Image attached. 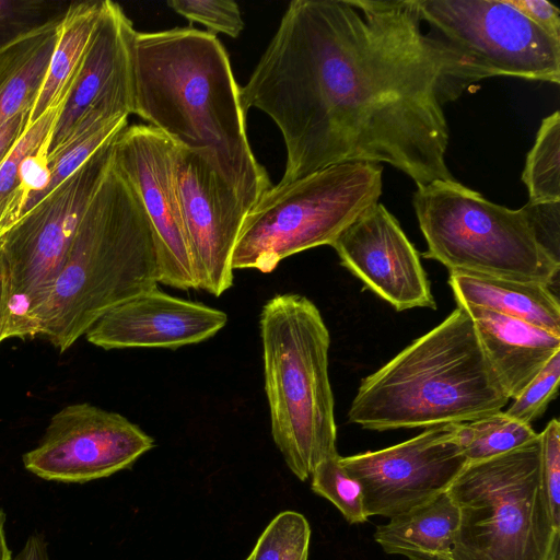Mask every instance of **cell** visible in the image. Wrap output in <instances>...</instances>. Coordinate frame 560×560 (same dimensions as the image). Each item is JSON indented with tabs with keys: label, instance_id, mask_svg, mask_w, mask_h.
Returning <instances> with one entry per match:
<instances>
[{
	"label": "cell",
	"instance_id": "1",
	"mask_svg": "<svg viewBox=\"0 0 560 560\" xmlns=\"http://www.w3.org/2000/svg\"><path fill=\"white\" fill-rule=\"evenodd\" d=\"M417 0H293L240 88L281 132L279 185L349 162L386 163L417 187L454 182L443 110L482 80L424 34Z\"/></svg>",
	"mask_w": 560,
	"mask_h": 560
},
{
	"label": "cell",
	"instance_id": "2",
	"mask_svg": "<svg viewBox=\"0 0 560 560\" xmlns=\"http://www.w3.org/2000/svg\"><path fill=\"white\" fill-rule=\"evenodd\" d=\"M131 114L178 148L208 155L250 209L272 185L253 154L229 55L192 27L135 32Z\"/></svg>",
	"mask_w": 560,
	"mask_h": 560
},
{
	"label": "cell",
	"instance_id": "3",
	"mask_svg": "<svg viewBox=\"0 0 560 560\" xmlns=\"http://www.w3.org/2000/svg\"><path fill=\"white\" fill-rule=\"evenodd\" d=\"M158 281L156 237L136 190L112 161L81 218L33 337L65 352L106 313Z\"/></svg>",
	"mask_w": 560,
	"mask_h": 560
},
{
	"label": "cell",
	"instance_id": "4",
	"mask_svg": "<svg viewBox=\"0 0 560 560\" xmlns=\"http://www.w3.org/2000/svg\"><path fill=\"white\" fill-rule=\"evenodd\" d=\"M509 400L469 313L457 306L361 381L348 419L374 431L430 428L500 411Z\"/></svg>",
	"mask_w": 560,
	"mask_h": 560
},
{
	"label": "cell",
	"instance_id": "5",
	"mask_svg": "<svg viewBox=\"0 0 560 560\" xmlns=\"http://www.w3.org/2000/svg\"><path fill=\"white\" fill-rule=\"evenodd\" d=\"M412 206L427 243L422 257L448 271L550 288L560 269V201L514 210L457 180L418 187Z\"/></svg>",
	"mask_w": 560,
	"mask_h": 560
},
{
	"label": "cell",
	"instance_id": "6",
	"mask_svg": "<svg viewBox=\"0 0 560 560\" xmlns=\"http://www.w3.org/2000/svg\"><path fill=\"white\" fill-rule=\"evenodd\" d=\"M259 328L271 435L289 469L305 481L337 453L329 331L317 306L295 293L267 301Z\"/></svg>",
	"mask_w": 560,
	"mask_h": 560
},
{
	"label": "cell",
	"instance_id": "7",
	"mask_svg": "<svg viewBox=\"0 0 560 560\" xmlns=\"http://www.w3.org/2000/svg\"><path fill=\"white\" fill-rule=\"evenodd\" d=\"M458 508L453 560H560L538 436L468 463L446 491Z\"/></svg>",
	"mask_w": 560,
	"mask_h": 560
},
{
	"label": "cell",
	"instance_id": "8",
	"mask_svg": "<svg viewBox=\"0 0 560 560\" xmlns=\"http://www.w3.org/2000/svg\"><path fill=\"white\" fill-rule=\"evenodd\" d=\"M382 174L380 164L349 162L271 186L245 215L232 255L233 270L269 273L289 256L331 245L378 202Z\"/></svg>",
	"mask_w": 560,
	"mask_h": 560
},
{
	"label": "cell",
	"instance_id": "9",
	"mask_svg": "<svg viewBox=\"0 0 560 560\" xmlns=\"http://www.w3.org/2000/svg\"><path fill=\"white\" fill-rule=\"evenodd\" d=\"M114 138L0 236L7 282L4 339L34 338L35 317L110 164Z\"/></svg>",
	"mask_w": 560,
	"mask_h": 560
},
{
	"label": "cell",
	"instance_id": "10",
	"mask_svg": "<svg viewBox=\"0 0 560 560\" xmlns=\"http://www.w3.org/2000/svg\"><path fill=\"white\" fill-rule=\"evenodd\" d=\"M420 18L465 56L481 79L515 77L559 84L560 39L505 0H417Z\"/></svg>",
	"mask_w": 560,
	"mask_h": 560
},
{
	"label": "cell",
	"instance_id": "11",
	"mask_svg": "<svg viewBox=\"0 0 560 560\" xmlns=\"http://www.w3.org/2000/svg\"><path fill=\"white\" fill-rule=\"evenodd\" d=\"M153 447V438L120 413L77 402L50 418L23 464L45 480L83 483L130 468Z\"/></svg>",
	"mask_w": 560,
	"mask_h": 560
},
{
	"label": "cell",
	"instance_id": "12",
	"mask_svg": "<svg viewBox=\"0 0 560 560\" xmlns=\"http://www.w3.org/2000/svg\"><path fill=\"white\" fill-rule=\"evenodd\" d=\"M340 463L361 485L368 517L387 518L446 492L468 464L455 423L425 428L383 450L340 456Z\"/></svg>",
	"mask_w": 560,
	"mask_h": 560
},
{
	"label": "cell",
	"instance_id": "13",
	"mask_svg": "<svg viewBox=\"0 0 560 560\" xmlns=\"http://www.w3.org/2000/svg\"><path fill=\"white\" fill-rule=\"evenodd\" d=\"M112 152L114 164L136 190L154 231L159 283L198 289L174 180L177 145L149 125H132L115 136Z\"/></svg>",
	"mask_w": 560,
	"mask_h": 560
},
{
	"label": "cell",
	"instance_id": "14",
	"mask_svg": "<svg viewBox=\"0 0 560 560\" xmlns=\"http://www.w3.org/2000/svg\"><path fill=\"white\" fill-rule=\"evenodd\" d=\"M174 180L198 289L220 296L233 285L232 255L249 208L208 155L177 147Z\"/></svg>",
	"mask_w": 560,
	"mask_h": 560
},
{
	"label": "cell",
	"instance_id": "15",
	"mask_svg": "<svg viewBox=\"0 0 560 560\" xmlns=\"http://www.w3.org/2000/svg\"><path fill=\"white\" fill-rule=\"evenodd\" d=\"M330 246L345 268L396 311L436 308L419 253L382 203L361 213Z\"/></svg>",
	"mask_w": 560,
	"mask_h": 560
},
{
	"label": "cell",
	"instance_id": "16",
	"mask_svg": "<svg viewBox=\"0 0 560 560\" xmlns=\"http://www.w3.org/2000/svg\"><path fill=\"white\" fill-rule=\"evenodd\" d=\"M136 30L121 7L104 0L80 67L62 104L49 142L57 148L85 116L131 114V43Z\"/></svg>",
	"mask_w": 560,
	"mask_h": 560
},
{
	"label": "cell",
	"instance_id": "17",
	"mask_svg": "<svg viewBox=\"0 0 560 560\" xmlns=\"http://www.w3.org/2000/svg\"><path fill=\"white\" fill-rule=\"evenodd\" d=\"M226 323L223 311L170 295L155 287L110 310L84 336L105 350L177 349L210 339Z\"/></svg>",
	"mask_w": 560,
	"mask_h": 560
},
{
	"label": "cell",
	"instance_id": "18",
	"mask_svg": "<svg viewBox=\"0 0 560 560\" xmlns=\"http://www.w3.org/2000/svg\"><path fill=\"white\" fill-rule=\"evenodd\" d=\"M465 308L472 319L481 349L510 399L515 398L560 351L559 335L487 308Z\"/></svg>",
	"mask_w": 560,
	"mask_h": 560
},
{
	"label": "cell",
	"instance_id": "19",
	"mask_svg": "<svg viewBox=\"0 0 560 560\" xmlns=\"http://www.w3.org/2000/svg\"><path fill=\"white\" fill-rule=\"evenodd\" d=\"M457 306H478L517 318L560 336V304L549 287L476 273L451 271Z\"/></svg>",
	"mask_w": 560,
	"mask_h": 560
},
{
	"label": "cell",
	"instance_id": "20",
	"mask_svg": "<svg viewBox=\"0 0 560 560\" xmlns=\"http://www.w3.org/2000/svg\"><path fill=\"white\" fill-rule=\"evenodd\" d=\"M459 523L458 508L444 492L428 503L393 516L374 533L388 555L410 560H453Z\"/></svg>",
	"mask_w": 560,
	"mask_h": 560
},
{
	"label": "cell",
	"instance_id": "21",
	"mask_svg": "<svg viewBox=\"0 0 560 560\" xmlns=\"http://www.w3.org/2000/svg\"><path fill=\"white\" fill-rule=\"evenodd\" d=\"M104 0L72 1L58 25L48 71L31 109L28 125L63 102L100 18Z\"/></svg>",
	"mask_w": 560,
	"mask_h": 560
},
{
	"label": "cell",
	"instance_id": "22",
	"mask_svg": "<svg viewBox=\"0 0 560 560\" xmlns=\"http://www.w3.org/2000/svg\"><path fill=\"white\" fill-rule=\"evenodd\" d=\"M63 102L49 108L36 121L27 125L21 138L0 163V236L22 217L25 200L24 161L43 147H49Z\"/></svg>",
	"mask_w": 560,
	"mask_h": 560
},
{
	"label": "cell",
	"instance_id": "23",
	"mask_svg": "<svg viewBox=\"0 0 560 560\" xmlns=\"http://www.w3.org/2000/svg\"><path fill=\"white\" fill-rule=\"evenodd\" d=\"M58 25L43 31L34 45L0 85V127L18 114L32 109L45 81Z\"/></svg>",
	"mask_w": 560,
	"mask_h": 560
},
{
	"label": "cell",
	"instance_id": "24",
	"mask_svg": "<svg viewBox=\"0 0 560 560\" xmlns=\"http://www.w3.org/2000/svg\"><path fill=\"white\" fill-rule=\"evenodd\" d=\"M455 432L468 463L499 456L538 436L530 424L520 422L502 410L455 423Z\"/></svg>",
	"mask_w": 560,
	"mask_h": 560
},
{
	"label": "cell",
	"instance_id": "25",
	"mask_svg": "<svg viewBox=\"0 0 560 560\" xmlns=\"http://www.w3.org/2000/svg\"><path fill=\"white\" fill-rule=\"evenodd\" d=\"M522 180L534 203L560 201V113L542 119L527 154Z\"/></svg>",
	"mask_w": 560,
	"mask_h": 560
},
{
	"label": "cell",
	"instance_id": "26",
	"mask_svg": "<svg viewBox=\"0 0 560 560\" xmlns=\"http://www.w3.org/2000/svg\"><path fill=\"white\" fill-rule=\"evenodd\" d=\"M72 0H0V51L61 22Z\"/></svg>",
	"mask_w": 560,
	"mask_h": 560
},
{
	"label": "cell",
	"instance_id": "27",
	"mask_svg": "<svg viewBox=\"0 0 560 560\" xmlns=\"http://www.w3.org/2000/svg\"><path fill=\"white\" fill-rule=\"evenodd\" d=\"M311 527L295 511L276 515L258 537L250 560H307Z\"/></svg>",
	"mask_w": 560,
	"mask_h": 560
},
{
	"label": "cell",
	"instance_id": "28",
	"mask_svg": "<svg viewBox=\"0 0 560 560\" xmlns=\"http://www.w3.org/2000/svg\"><path fill=\"white\" fill-rule=\"evenodd\" d=\"M312 490L330 501L351 524L364 523L361 485L341 465L338 453L325 458L312 474Z\"/></svg>",
	"mask_w": 560,
	"mask_h": 560
},
{
	"label": "cell",
	"instance_id": "29",
	"mask_svg": "<svg viewBox=\"0 0 560 560\" xmlns=\"http://www.w3.org/2000/svg\"><path fill=\"white\" fill-rule=\"evenodd\" d=\"M559 382L560 351L513 398V404L504 412L520 422L530 424L542 416L548 404L557 396Z\"/></svg>",
	"mask_w": 560,
	"mask_h": 560
},
{
	"label": "cell",
	"instance_id": "30",
	"mask_svg": "<svg viewBox=\"0 0 560 560\" xmlns=\"http://www.w3.org/2000/svg\"><path fill=\"white\" fill-rule=\"evenodd\" d=\"M166 4L188 21L205 25L212 35L236 38L244 30L238 4L231 0H170Z\"/></svg>",
	"mask_w": 560,
	"mask_h": 560
},
{
	"label": "cell",
	"instance_id": "31",
	"mask_svg": "<svg viewBox=\"0 0 560 560\" xmlns=\"http://www.w3.org/2000/svg\"><path fill=\"white\" fill-rule=\"evenodd\" d=\"M541 469L549 506L555 522L560 525V423L551 419L539 433Z\"/></svg>",
	"mask_w": 560,
	"mask_h": 560
},
{
	"label": "cell",
	"instance_id": "32",
	"mask_svg": "<svg viewBox=\"0 0 560 560\" xmlns=\"http://www.w3.org/2000/svg\"><path fill=\"white\" fill-rule=\"evenodd\" d=\"M529 21L555 38L560 39V10L546 0H505Z\"/></svg>",
	"mask_w": 560,
	"mask_h": 560
},
{
	"label": "cell",
	"instance_id": "33",
	"mask_svg": "<svg viewBox=\"0 0 560 560\" xmlns=\"http://www.w3.org/2000/svg\"><path fill=\"white\" fill-rule=\"evenodd\" d=\"M31 109H26L0 127V163L12 150L28 125Z\"/></svg>",
	"mask_w": 560,
	"mask_h": 560
},
{
	"label": "cell",
	"instance_id": "34",
	"mask_svg": "<svg viewBox=\"0 0 560 560\" xmlns=\"http://www.w3.org/2000/svg\"><path fill=\"white\" fill-rule=\"evenodd\" d=\"M11 560H50L47 544L39 534H32Z\"/></svg>",
	"mask_w": 560,
	"mask_h": 560
},
{
	"label": "cell",
	"instance_id": "35",
	"mask_svg": "<svg viewBox=\"0 0 560 560\" xmlns=\"http://www.w3.org/2000/svg\"><path fill=\"white\" fill-rule=\"evenodd\" d=\"M5 304H7V282L5 272L0 252V342L4 340L5 328Z\"/></svg>",
	"mask_w": 560,
	"mask_h": 560
},
{
	"label": "cell",
	"instance_id": "36",
	"mask_svg": "<svg viewBox=\"0 0 560 560\" xmlns=\"http://www.w3.org/2000/svg\"><path fill=\"white\" fill-rule=\"evenodd\" d=\"M5 514L0 509V560H11V551L8 547L5 532Z\"/></svg>",
	"mask_w": 560,
	"mask_h": 560
},
{
	"label": "cell",
	"instance_id": "37",
	"mask_svg": "<svg viewBox=\"0 0 560 560\" xmlns=\"http://www.w3.org/2000/svg\"><path fill=\"white\" fill-rule=\"evenodd\" d=\"M4 74H5V72H4V66H3V62H2V60H1V58H0V84H1V82L3 81V79H4Z\"/></svg>",
	"mask_w": 560,
	"mask_h": 560
},
{
	"label": "cell",
	"instance_id": "38",
	"mask_svg": "<svg viewBox=\"0 0 560 560\" xmlns=\"http://www.w3.org/2000/svg\"><path fill=\"white\" fill-rule=\"evenodd\" d=\"M245 560H250V557H249V555L247 556V558H246Z\"/></svg>",
	"mask_w": 560,
	"mask_h": 560
}]
</instances>
